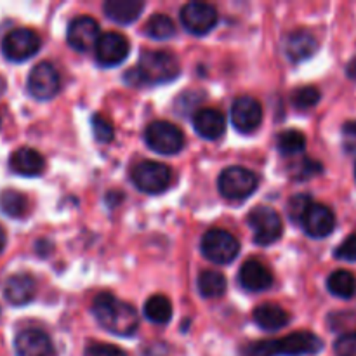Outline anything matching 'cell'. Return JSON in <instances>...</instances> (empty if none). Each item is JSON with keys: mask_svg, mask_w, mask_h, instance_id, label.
<instances>
[{"mask_svg": "<svg viewBox=\"0 0 356 356\" xmlns=\"http://www.w3.org/2000/svg\"><path fill=\"white\" fill-rule=\"evenodd\" d=\"M145 33L155 40H167L176 33V24L167 14H155L146 21Z\"/></svg>", "mask_w": 356, "mask_h": 356, "instance_id": "83f0119b", "label": "cell"}, {"mask_svg": "<svg viewBox=\"0 0 356 356\" xmlns=\"http://www.w3.org/2000/svg\"><path fill=\"white\" fill-rule=\"evenodd\" d=\"M289 313L285 312L282 306L271 305V302H264V305L257 306L254 309V322L261 327L263 330H280L289 323Z\"/></svg>", "mask_w": 356, "mask_h": 356, "instance_id": "603a6c76", "label": "cell"}, {"mask_svg": "<svg viewBox=\"0 0 356 356\" xmlns=\"http://www.w3.org/2000/svg\"><path fill=\"white\" fill-rule=\"evenodd\" d=\"M181 66L176 56L169 51L143 52L138 66L125 72L124 80L132 87H143L148 83H167L179 76Z\"/></svg>", "mask_w": 356, "mask_h": 356, "instance_id": "6da1fadb", "label": "cell"}, {"mask_svg": "<svg viewBox=\"0 0 356 356\" xmlns=\"http://www.w3.org/2000/svg\"><path fill=\"white\" fill-rule=\"evenodd\" d=\"M327 289L332 296L341 299H351L356 294V278L351 271L337 270L327 278Z\"/></svg>", "mask_w": 356, "mask_h": 356, "instance_id": "cb8c5ba5", "label": "cell"}, {"mask_svg": "<svg viewBox=\"0 0 356 356\" xmlns=\"http://www.w3.org/2000/svg\"><path fill=\"white\" fill-rule=\"evenodd\" d=\"M40 37L30 28H16L10 30L2 40V54L9 61L21 63L35 56L40 49Z\"/></svg>", "mask_w": 356, "mask_h": 356, "instance_id": "9c48e42d", "label": "cell"}, {"mask_svg": "<svg viewBox=\"0 0 356 356\" xmlns=\"http://www.w3.org/2000/svg\"><path fill=\"white\" fill-rule=\"evenodd\" d=\"M16 356H52L51 337L38 329L21 330L14 339Z\"/></svg>", "mask_w": 356, "mask_h": 356, "instance_id": "2e32d148", "label": "cell"}, {"mask_svg": "<svg viewBox=\"0 0 356 356\" xmlns=\"http://www.w3.org/2000/svg\"><path fill=\"white\" fill-rule=\"evenodd\" d=\"M344 134L356 138V122H348V124H344Z\"/></svg>", "mask_w": 356, "mask_h": 356, "instance_id": "8d00e7d4", "label": "cell"}, {"mask_svg": "<svg viewBox=\"0 0 356 356\" xmlns=\"http://www.w3.org/2000/svg\"><path fill=\"white\" fill-rule=\"evenodd\" d=\"M132 183L138 190L148 195H159L169 188L172 172L165 163L153 162V160H141L132 167Z\"/></svg>", "mask_w": 356, "mask_h": 356, "instance_id": "8992f818", "label": "cell"}, {"mask_svg": "<svg viewBox=\"0 0 356 356\" xmlns=\"http://www.w3.org/2000/svg\"><path fill=\"white\" fill-rule=\"evenodd\" d=\"M0 211L9 218H23L28 211V198L16 190H3L0 193Z\"/></svg>", "mask_w": 356, "mask_h": 356, "instance_id": "4316f807", "label": "cell"}, {"mask_svg": "<svg viewBox=\"0 0 356 356\" xmlns=\"http://www.w3.org/2000/svg\"><path fill=\"white\" fill-rule=\"evenodd\" d=\"M259 186L256 172L243 167H226L218 179L219 193L228 200H245Z\"/></svg>", "mask_w": 356, "mask_h": 356, "instance_id": "5b68a950", "label": "cell"}, {"mask_svg": "<svg viewBox=\"0 0 356 356\" xmlns=\"http://www.w3.org/2000/svg\"><path fill=\"white\" fill-rule=\"evenodd\" d=\"M26 87L30 96L35 97V99H52L59 92V87H61V79H59L58 70L47 61L38 63V65L33 66L30 75H28Z\"/></svg>", "mask_w": 356, "mask_h": 356, "instance_id": "30bf717a", "label": "cell"}, {"mask_svg": "<svg viewBox=\"0 0 356 356\" xmlns=\"http://www.w3.org/2000/svg\"><path fill=\"white\" fill-rule=\"evenodd\" d=\"M301 225L306 235L312 238H325L336 229V216L327 205L313 204Z\"/></svg>", "mask_w": 356, "mask_h": 356, "instance_id": "9a60e30c", "label": "cell"}, {"mask_svg": "<svg viewBox=\"0 0 356 356\" xmlns=\"http://www.w3.org/2000/svg\"><path fill=\"white\" fill-rule=\"evenodd\" d=\"M92 313L97 323L110 334L118 337H129L138 330L139 318L136 309L129 302L115 298L110 292L96 296L92 302Z\"/></svg>", "mask_w": 356, "mask_h": 356, "instance_id": "7a4b0ae2", "label": "cell"}, {"mask_svg": "<svg viewBox=\"0 0 356 356\" xmlns=\"http://www.w3.org/2000/svg\"><path fill=\"white\" fill-rule=\"evenodd\" d=\"M320 101V90L316 87L308 86V87H299L292 94V103L299 110H308L313 108Z\"/></svg>", "mask_w": 356, "mask_h": 356, "instance_id": "4dcf8cb0", "label": "cell"}, {"mask_svg": "<svg viewBox=\"0 0 356 356\" xmlns=\"http://www.w3.org/2000/svg\"><path fill=\"white\" fill-rule=\"evenodd\" d=\"M202 254L211 263L229 264L238 257L240 242L235 235L221 228L209 229L200 242Z\"/></svg>", "mask_w": 356, "mask_h": 356, "instance_id": "277c9868", "label": "cell"}, {"mask_svg": "<svg viewBox=\"0 0 356 356\" xmlns=\"http://www.w3.org/2000/svg\"><path fill=\"white\" fill-rule=\"evenodd\" d=\"M219 16L214 6L207 2H190L181 9V23L193 35H205L214 30Z\"/></svg>", "mask_w": 356, "mask_h": 356, "instance_id": "8fae6325", "label": "cell"}, {"mask_svg": "<svg viewBox=\"0 0 356 356\" xmlns=\"http://www.w3.org/2000/svg\"><path fill=\"white\" fill-rule=\"evenodd\" d=\"M9 167L14 174H19L24 177H37L44 172L45 160L37 149L33 148H19L10 155Z\"/></svg>", "mask_w": 356, "mask_h": 356, "instance_id": "44dd1931", "label": "cell"}, {"mask_svg": "<svg viewBox=\"0 0 356 356\" xmlns=\"http://www.w3.org/2000/svg\"><path fill=\"white\" fill-rule=\"evenodd\" d=\"M145 141L159 155H176L183 149L184 136L181 129L165 120H156L146 127Z\"/></svg>", "mask_w": 356, "mask_h": 356, "instance_id": "52a82bcc", "label": "cell"}, {"mask_svg": "<svg viewBox=\"0 0 356 356\" xmlns=\"http://www.w3.org/2000/svg\"><path fill=\"white\" fill-rule=\"evenodd\" d=\"M313 204H315V202L312 200V197H309V195H305V193L294 195V197H292L287 204L289 218L296 222H302L306 212L312 209Z\"/></svg>", "mask_w": 356, "mask_h": 356, "instance_id": "f546056e", "label": "cell"}, {"mask_svg": "<svg viewBox=\"0 0 356 356\" xmlns=\"http://www.w3.org/2000/svg\"><path fill=\"white\" fill-rule=\"evenodd\" d=\"M355 179H356V163H355Z\"/></svg>", "mask_w": 356, "mask_h": 356, "instance_id": "f35d334b", "label": "cell"}, {"mask_svg": "<svg viewBox=\"0 0 356 356\" xmlns=\"http://www.w3.org/2000/svg\"><path fill=\"white\" fill-rule=\"evenodd\" d=\"M336 356H356V332H346L334 344Z\"/></svg>", "mask_w": 356, "mask_h": 356, "instance_id": "d6a6232c", "label": "cell"}, {"mask_svg": "<svg viewBox=\"0 0 356 356\" xmlns=\"http://www.w3.org/2000/svg\"><path fill=\"white\" fill-rule=\"evenodd\" d=\"M277 148L284 156L298 155V153L306 149V138L302 132L291 129V131H284L278 134L277 138Z\"/></svg>", "mask_w": 356, "mask_h": 356, "instance_id": "f1b7e54d", "label": "cell"}, {"mask_svg": "<svg viewBox=\"0 0 356 356\" xmlns=\"http://www.w3.org/2000/svg\"><path fill=\"white\" fill-rule=\"evenodd\" d=\"M284 49L285 56H287L292 63H301L315 54L316 49H318V42H316L315 35H313L312 31L301 28V30H296L287 35Z\"/></svg>", "mask_w": 356, "mask_h": 356, "instance_id": "ac0fdd59", "label": "cell"}, {"mask_svg": "<svg viewBox=\"0 0 356 356\" xmlns=\"http://www.w3.org/2000/svg\"><path fill=\"white\" fill-rule=\"evenodd\" d=\"M7 243V236H6V232H3V228L0 226V252L3 250V247H6Z\"/></svg>", "mask_w": 356, "mask_h": 356, "instance_id": "74e56055", "label": "cell"}, {"mask_svg": "<svg viewBox=\"0 0 356 356\" xmlns=\"http://www.w3.org/2000/svg\"><path fill=\"white\" fill-rule=\"evenodd\" d=\"M334 256L341 261L355 263L356 261V235H350L339 247L336 249Z\"/></svg>", "mask_w": 356, "mask_h": 356, "instance_id": "e575fe53", "label": "cell"}, {"mask_svg": "<svg viewBox=\"0 0 356 356\" xmlns=\"http://www.w3.org/2000/svg\"><path fill=\"white\" fill-rule=\"evenodd\" d=\"M232 122L236 131L242 134H250L256 131L263 122V108L259 101L249 96L238 97L232 106Z\"/></svg>", "mask_w": 356, "mask_h": 356, "instance_id": "5bb4252c", "label": "cell"}, {"mask_svg": "<svg viewBox=\"0 0 356 356\" xmlns=\"http://www.w3.org/2000/svg\"><path fill=\"white\" fill-rule=\"evenodd\" d=\"M94 51H96V61L104 68H111V66H117L125 61L129 51H131V44L122 33L108 31V33L101 35Z\"/></svg>", "mask_w": 356, "mask_h": 356, "instance_id": "4fadbf2b", "label": "cell"}, {"mask_svg": "<svg viewBox=\"0 0 356 356\" xmlns=\"http://www.w3.org/2000/svg\"><path fill=\"white\" fill-rule=\"evenodd\" d=\"M99 24L90 16H79L72 19L66 31V40L72 49L79 52H87L90 49H96L99 42Z\"/></svg>", "mask_w": 356, "mask_h": 356, "instance_id": "7c38bea8", "label": "cell"}, {"mask_svg": "<svg viewBox=\"0 0 356 356\" xmlns=\"http://www.w3.org/2000/svg\"><path fill=\"white\" fill-rule=\"evenodd\" d=\"M238 282L245 291L264 292L273 285V273L264 263L257 259H249L242 264L238 273Z\"/></svg>", "mask_w": 356, "mask_h": 356, "instance_id": "e0dca14e", "label": "cell"}, {"mask_svg": "<svg viewBox=\"0 0 356 356\" xmlns=\"http://www.w3.org/2000/svg\"><path fill=\"white\" fill-rule=\"evenodd\" d=\"M37 285L31 275L16 273L3 285V298L13 306H24L33 301Z\"/></svg>", "mask_w": 356, "mask_h": 356, "instance_id": "ffe728a7", "label": "cell"}, {"mask_svg": "<svg viewBox=\"0 0 356 356\" xmlns=\"http://www.w3.org/2000/svg\"><path fill=\"white\" fill-rule=\"evenodd\" d=\"M320 172H322V163L315 162V160L305 159L301 163H298L296 177H298V179H309V177L316 176V174Z\"/></svg>", "mask_w": 356, "mask_h": 356, "instance_id": "d590c367", "label": "cell"}, {"mask_svg": "<svg viewBox=\"0 0 356 356\" xmlns=\"http://www.w3.org/2000/svg\"><path fill=\"white\" fill-rule=\"evenodd\" d=\"M83 356H127L118 346L106 343H92L86 348Z\"/></svg>", "mask_w": 356, "mask_h": 356, "instance_id": "836d02e7", "label": "cell"}, {"mask_svg": "<svg viewBox=\"0 0 356 356\" xmlns=\"http://www.w3.org/2000/svg\"><path fill=\"white\" fill-rule=\"evenodd\" d=\"M92 131H94V136H96V139L99 143H111L113 141V125L110 124V122L106 120V118L103 117V115H94L92 117Z\"/></svg>", "mask_w": 356, "mask_h": 356, "instance_id": "1f68e13d", "label": "cell"}, {"mask_svg": "<svg viewBox=\"0 0 356 356\" xmlns=\"http://www.w3.org/2000/svg\"><path fill=\"white\" fill-rule=\"evenodd\" d=\"M323 348V341L312 332H294L282 339H268L249 343L240 356H305L316 355Z\"/></svg>", "mask_w": 356, "mask_h": 356, "instance_id": "3957f363", "label": "cell"}, {"mask_svg": "<svg viewBox=\"0 0 356 356\" xmlns=\"http://www.w3.org/2000/svg\"><path fill=\"white\" fill-rule=\"evenodd\" d=\"M247 225L252 229L254 242L257 245H271L278 242L284 233V222L280 214L271 207H256L250 211Z\"/></svg>", "mask_w": 356, "mask_h": 356, "instance_id": "ba28073f", "label": "cell"}, {"mask_svg": "<svg viewBox=\"0 0 356 356\" xmlns=\"http://www.w3.org/2000/svg\"><path fill=\"white\" fill-rule=\"evenodd\" d=\"M198 291L204 298L207 299H216V298H221L222 294L226 292V287H228V282H226L225 275L218 273V271H202L198 275Z\"/></svg>", "mask_w": 356, "mask_h": 356, "instance_id": "d4e9b609", "label": "cell"}, {"mask_svg": "<svg viewBox=\"0 0 356 356\" xmlns=\"http://www.w3.org/2000/svg\"><path fill=\"white\" fill-rule=\"evenodd\" d=\"M104 14L118 24H131L141 16L145 2L139 0H108L103 6Z\"/></svg>", "mask_w": 356, "mask_h": 356, "instance_id": "7402d4cb", "label": "cell"}, {"mask_svg": "<svg viewBox=\"0 0 356 356\" xmlns=\"http://www.w3.org/2000/svg\"><path fill=\"white\" fill-rule=\"evenodd\" d=\"M145 316L153 323H169L172 318V305L165 296H152L145 305Z\"/></svg>", "mask_w": 356, "mask_h": 356, "instance_id": "484cf974", "label": "cell"}, {"mask_svg": "<svg viewBox=\"0 0 356 356\" xmlns=\"http://www.w3.org/2000/svg\"><path fill=\"white\" fill-rule=\"evenodd\" d=\"M193 127L200 138L216 141L226 131V118L216 108H202L193 115Z\"/></svg>", "mask_w": 356, "mask_h": 356, "instance_id": "d6986e66", "label": "cell"}]
</instances>
